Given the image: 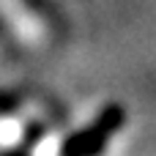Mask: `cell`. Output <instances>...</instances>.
I'll use <instances>...</instances> for the list:
<instances>
[{
	"mask_svg": "<svg viewBox=\"0 0 156 156\" xmlns=\"http://www.w3.org/2000/svg\"><path fill=\"white\" fill-rule=\"evenodd\" d=\"M5 156H25V154H5Z\"/></svg>",
	"mask_w": 156,
	"mask_h": 156,
	"instance_id": "obj_3",
	"label": "cell"
},
{
	"mask_svg": "<svg viewBox=\"0 0 156 156\" xmlns=\"http://www.w3.org/2000/svg\"><path fill=\"white\" fill-rule=\"evenodd\" d=\"M123 123H126V112H123L121 104H107V107L99 112V118H96V129H99L104 137L115 134Z\"/></svg>",
	"mask_w": 156,
	"mask_h": 156,
	"instance_id": "obj_2",
	"label": "cell"
},
{
	"mask_svg": "<svg viewBox=\"0 0 156 156\" xmlns=\"http://www.w3.org/2000/svg\"><path fill=\"white\" fill-rule=\"evenodd\" d=\"M104 148H107V137L93 126V129L74 132L60 145V156H99Z\"/></svg>",
	"mask_w": 156,
	"mask_h": 156,
	"instance_id": "obj_1",
	"label": "cell"
}]
</instances>
